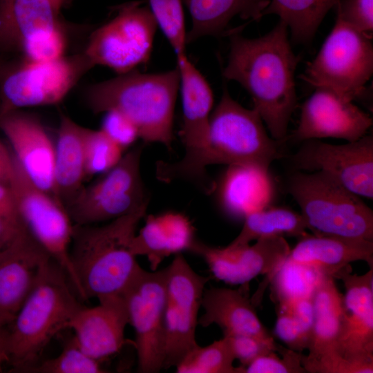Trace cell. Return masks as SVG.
Here are the masks:
<instances>
[{"mask_svg": "<svg viewBox=\"0 0 373 373\" xmlns=\"http://www.w3.org/2000/svg\"><path fill=\"white\" fill-rule=\"evenodd\" d=\"M290 249L284 236H273L236 248L213 247L196 240L191 251L203 258L216 278L244 285L259 275L265 274L269 280Z\"/></svg>", "mask_w": 373, "mask_h": 373, "instance_id": "17", "label": "cell"}, {"mask_svg": "<svg viewBox=\"0 0 373 373\" xmlns=\"http://www.w3.org/2000/svg\"><path fill=\"white\" fill-rule=\"evenodd\" d=\"M99 305L83 306L68 323L74 339L88 355L98 360L112 356L125 343L124 332L128 324V313L122 295L98 299Z\"/></svg>", "mask_w": 373, "mask_h": 373, "instance_id": "21", "label": "cell"}, {"mask_svg": "<svg viewBox=\"0 0 373 373\" xmlns=\"http://www.w3.org/2000/svg\"><path fill=\"white\" fill-rule=\"evenodd\" d=\"M276 352L282 354L279 357L276 352L261 355L245 367L242 373H306L302 365V353L278 344Z\"/></svg>", "mask_w": 373, "mask_h": 373, "instance_id": "38", "label": "cell"}, {"mask_svg": "<svg viewBox=\"0 0 373 373\" xmlns=\"http://www.w3.org/2000/svg\"><path fill=\"white\" fill-rule=\"evenodd\" d=\"M114 17L94 30L83 51L91 64L117 75L136 70L150 59L157 23L143 1L114 8Z\"/></svg>", "mask_w": 373, "mask_h": 373, "instance_id": "10", "label": "cell"}, {"mask_svg": "<svg viewBox=\"0 0 373 373\" xmlns=\"http://www.w3.org/2000/svg\"><path fill=\"white\" fill-rule=\"evenodd\" d=\"M144 227L131 243L133 254L146 256L152 271L171 254L191 251L195 242V228L186 216L167 211L146 217Z\"/></svg>", "mask_w": 373, "mask_h": 373, "instance_id": "24", "label": "cell"}, {"mask_svg": "<svg viewBox=\"0 0 373 373\" xmlns=\"http://www.w3.org/2000/svg\"><path fill=\"white\" fill-rule=\"evenodd\" d=\"M238 289L211 287L204 289L201 307L204 313L198 325L206 327L216 324L224 335H249L261 338L272 337L260 322L247 293V284Z\"/></svg>", "mask_w": 373, "mask_h": 373, "instance_id": "23", "label": "cell"}, {"mask_svg": "<svg viewBox=\"0 0 373 373\" xmlns=\"http://www.w3.org/2000/svg\"><path fill=\"white\" fill-rule=\"evenodd\" d=\"M343 281L344 318L336 352L356 363L373 364V267L363 275L346 266L334 278Z\"/></svg>", "mask_w": 373, "mask_h": 373, "instance_id": "18", "label": "cell"}, {"mask_svg": "<svg viewBox=\"0 0 373 373\" xmlns=\"http://www.w3.org/2000/svg\"><path fill=\"white\" fill-rule=\"evenodd\" d=\"M367 36L336 15L330 33L299 77L315 88L353 102L366 93L373 73V45Z\"/></svg>", "mask_w": 373, "mask_h": 373, "instance_id": "9", "label": "cell"}, {"mask_svg": "<svg viewBox=\"0 0 373 373\" xmlns=\"http://www.w3.org/2000/svg\"><path fill=\"white\" fill-rule=\"evenodd\" d=\"M275 333L288 348L294 351L302 353L309 346L311 335L290 311L280 305L277 310Z\"/></svg>", "mask_w": 373, "mask_h": 373, "instance_id": "39", "label": "cell"}, {"mask_svg": "<svg viewBox=\"0 0 373 373\" xmlns=\"http://www.w3.org/2000/svg\"><path fill=\"white\" fill-rule=\"evenodd\" d=\"M235 357L227 336L189 352L175 366L178 373H242L233 365Z\"/></svg>", "mask_w": 373, "mask_h": 373, "instance_id": "33", "label": "cell"}, {"mask_svg": "<svg viewBox=\"0 0 373 373\" xmlns=\"http://www.w3.org/2000/svg\"><path fill=\"white\" fill-rule=\"evenodd\" d=\"M52 4L55 6V8L60 10L61 8L62 7L65 0H50Z\"/></svg>", "mask_w": 373, "mask_h": 373, "instance_id": "49", "label": "cell"}, {"mask_svg": "<svg viewBox=\"0 0 373 373\" xmlns=\"http://www.w3.org/2000/svg\"><path fill=\"white\" fill-rule=\"evenodd\" d=\"M325 276L317 269L286 258L269 278L277 303L312 298Z\"/></svg>", "mask_w": 373, "mask_h": 373, "instance_id": "32", "label": "cell"}, {"mask_svg": "<svg viewBox=\"0 0 373 373\" xmlns=\"http://www.w3.org/2000/svg\"><path fill=\"white\" fill-rule=\"evenodd\" d=\"M372 118L353 102L335 93L315 88L301 106L298 125L291 137L298 142L336 138L347 142L366 135Z\"/></svg>", "mask_w": 373, "mask_h": 373, "instance_id": "16", "label": "cell"}, {"mask_svg": "<svg viewBox=\"0 0 373 373\" xmlns=\"http://www.w3.org/2000/svg\"><path fill=\"white\" fill-rule=\"evenodd\" d=\"M144 144L124 153L114 167L90 185L84 186L66 207L74 224L111 221L148 207L150 196L140 173Z\"/></svg>", "mask_w": 373, "mask_h": 373, "instance_id": "12", "label": "cell"}, {"mask_svg": "<svg viewBox=\"0 0 373 373\" xmlns=\"http://www.w3.org/2000/svg\"><path fill=\"white\" fill-rule=\"evenodd\" d=\"M191 18V28L186 43L205 36L227 35V28L236 16L258 21L270 0H183Z\"/></svg>", "mask_w": 373, "mask_h": 373, "instance_id": "28", "label": "cell"}, {"mask_svg": "<svg viewBox=\"0 0 373 373\" xmlns=\"http://www.w3.org/2000/svg\"><path fill=\"white\" fill-rule=\"evenodd\" d=\"M64 25L44 32L31 39L21 57L33 61H48L66 55L68 36Z\"/></svg>", "mask_w": 373, "mask_h": 373, "instance_id": "37", "label": "cell"}, {"mask_svg": "<svg viewBox=\"0 0 373 373\" xmlns=\"http://www.w3.org/2000/svg\"><path fill=\"white\" fill-rule=\"evenodd\" d=\"M339 0H270L263 16L275 14L290 30L291 39L301 44L312 41L327 12Z\"/></svg>", "mask_w": 373, "mask_h": 373, "instance_id": "31", "label": "cell"}, {"mask_svg": "<svg viewBox=\"0 0 373 373\" xmlns=\"http://www.w3.org/2000/svg\"><path fill=\"white\" fill-rule=\"evenodd\" d=\"M314 320L308 358L336 352L344 318L343 295L332 276H324L314 296Z\"/></svg>", "mask_w": 373, "mask_h": 373, "instance_id": "29", "label": "cell"}, {"mask_svg": "<svg viewBox=\"0 0 373 373\" xmlns=\"http://www.w3.org/2000/svg\"><path fill=\"white\" fill-rule=\"evenodd\" d=\"M182 101V124L180 131L184 149L181 160H159L156 178L164 183L185 181L205 195L215 192L217 184L209 175V121L213 95L209 83L188 59L186 53L176 55Z\"/></svg>", "mask_w": 373, "mask_h": 373, "instance_id": "5", "label": "cell"}, {"mask_svg": "<svg viewBox=\"0 0 373 373\" xmlns=\"http://www.w3.org/2000/svg\"><path fill=\"white\" fill-rule=\"evenodd\" d=\"M302 365L309 373H372L373 364L353 362L337 352L324 354L316 358H308L302 354Z\"/></svg>", "mask_w": 373, "mask_h": 373, "instance_id": "40", "label": "cell"}, {"mask_svg": "<svg viewBox=\"0 0 373 373\" xmlns=\"http://www.w3.org/2000/svg\"><path fill=\"white\" fill-rule=\"evenodd\" d=\"M70 285L64 270L51 259L42 269L8 331V361L14 370L24 372L38 363L50 341L68 328L71 319L83 307Z\"/></svg>", "mask_w": 373, "mask_h": 373, "instance_id": "4", "label": "cell"}, {"mask_svg": "<svg viewBox=\"0 0 373 373\" xmlns=\"http://www.w3.org/2000/svg\"><path fill=\"white\" fill-rule=\"evenodd\" d=\"M307 229L300 213L286 208L269 207L247 215L240 233L227 247H240L253 240L273 236H288L299 239L308 234Z\"/></svg>", "mask_w": 373, "mask_h": 373, "instance_id": "30", "label": "cell"}, {"mask_svg": "<svg viewBox=\"0 0 373 373\" xmlns=\"http://www.w3.org/2000/svg\"><path fill=\"white\" fill-rule=\"evenodd\" d=\"M335 8L344 22L372 37L373 0H339Z\"/></svg>", "mask_w": 373, "mask_h": 373, "instance_id": "41", "label": "cell"}, {"mask_svg": "<svg viewBox=\"0 0 373 373\" xmlns=\"http://www.w3.org/2000/svg\"><path fill=\"white\" fill-rule=\"evenodd\" d=\"M0 129L26 176L59 200L54 180L55 144L40 120L20 110L10 111L0 115Z\"/></svg>", "mask_w": 373, "mask_h": 373, "instance_id": "19", "label": "cell"}, {"mask_svg": "<svg viewBox=\"0 0 373 373\" xmlns=\"http://www.w3.org/2000/svg\"><path fill=\"white\" fill-rule=\"evenodd\" d=\"M23 227L21 224L0 219V250L11 242Z\"/></svg>", "mask_w": 373, "mask_h": 373, "instance_id": "46", "label": "cell"}, {"mask_svg": "<svg viewBox=\"0 0 373 373\" xmlns=\"http://www.w3.org/2000/svg\"><path fill=\"white\" fill-rule=\"evenodd\" d=\"M157 26L175 55L185 53L186 31L182 0H149Z\"/></svg>", "mask_w": 373, "mask_h": 373, "instance_id": "36", "label": "cell"}, {"mask_svg": "<svg viewBox=\"0 0 373 373\" xmlns=\"http://www.w3.org/2000/svg\"><path fill=\"white\" fill-rule=\"evenodd\" d=\"M52 259L23 227L0 250V309L15 316Z\"/></svg>", "mask_w": 373, "mask_h": 373, "instance_id": "20", "label": "cell"}, {"mask_svg": "<svg viewBox=\"0 0 373 373\" xmlns=\"http://www.w3.org/2000/svg\"><path fill=\"white\" fill-rule=\"evenodd\" d=\"M179 87L177 66L159 73L134 70L90 85L84 98L94 113L118 112L132 122L144 144L161 143L171 151Z\"/></svg>", "mask_w": 373, "mask_h": 373, "instance_id": "2", "label": "cell"}, {"mask_svg": "<svg viewBox=\"0 0 373 373\" xmlns=\"http://www.w3.org/2000/svg\"><path fill=\"white\" fill-rule=\"evenodd\" d=\"M228 337L235 359L245 367L257 357L276 352L278 344L273 336L261 338L249 335H224Z\"/></svg>", "mask_w": 373, "mask_h": 373, "instance_id": "42", "label": "cell"}, {"mask_svg": "<svg viewBox=\"0 0 373 373\" xmlns=\"http://www.w3.org/2000/svg\"><path fill=\"white\" fill-rule=\"evenodd\" d=\"M14 318L15 316L6 314L0 309V329L5 327L7 325L11 323Z\"/></svg>", "mask_w": 373, "mask_h": 373, "instance_id": "48", "label": "cell"}, {"mask_svg": "<svg viewBox=\"0 0 373 373\" xmlns=\"http://www.w3.org/2000/svg\"><path fill=\"white\" fill-rule=\"evenodd\" d=\"M287 258L317 269L332 276L350 262L363 260L373 267V241L329 235L299 238Z\"/></svg>", "mask_w": 373, "mask_h": 373, "instance_id": "25", "label": "cell"}, {"mask_svg": "<svg viewBox=\"0 0 373 373\" xmlns=\"http://www.w3.org/2000/svg\"><path fill=\"white\" fill-rule=\"evenodd\" d=\"M283 142L268 134L254 108L241 106L224 89L210 116L209 165H249L269 171L283 156Z\"/></svg>", "mask_w": 373, "mask_h": 373, "instance_id": "8", "label": "cell"}, {"mask_svg": "<svg viewBox=\"0 0 373 373\" xmlns=\"http://www.w3.org/2000/svg\"><path fill=\"white\" fill-rule=\"evenodd\" d=\"M122 295L135 331L138 372H159L164 361L166 268H142Z\"/></svg>", "mask_w": 373, "mask_h": 373, "instance_id": "13", "label": "cell"}, {"mask_svg": "<svg viewBox=\"0 0 373 373\" xmlns=\"http://www.w3.org/2000/svg\"><path fill=\"white\" fill-rule=\"evenodd\" d=\"M210 277L196 273L181 254L166 267L165 347L163 369L175 367L198 346L195 329Z\"/></svg>", "mask_w": 373, "mask_h": 373, "instance_id": "14", "label": "cell"}, {"mask_svg": "<svg viewBox=\"0 0 373 373\" xmlns=\"http://www.w3.org/2000/svg\"><path fill=\"white\" fill-rule=\"evenodd\" d=\"M216 189L221 208L235 218L269 207L274 193L269 171L249 165H228Z\"/></svg>", "mask_w": 373, "mask_h": 373, "instance_id": "26", "label": "cell"}, {"mask_svg": "<svg viewBox=\"0 0 373 373\" xmlns=\"http://www.w3.org/2000/svg\"><path fill=\"white\" fill-rule=\"evenodd\" d=\"M86 177L102 175L114 167L124 155V149L102 129L86 128L84 140Z\"/></svg>", "mask_w": 373, "mask_h": 373, "instance_id": "34", "label": "cell"}, {"mask_svg": "<svg viewBox=\"0 0 373 373\" xmlns=\"http://www.w3.org/2000/svg\"><path fill=\"white\" fill-rule=\"evenodd\" d=\"M242 28L227 34L230 49L222 75L248 92L271 136L285 142L297 104L294 75L300 57L291 49L289 29L283 21L280 20L271 31L257 38L242 36Z\"/></svg>", "mask_w": 373, "mask_h": 373, "instance_id": "1", "label": "cell"}, {"mask_svg": "<svg viewBox=\"0 0 373 373\" xmlns=\"http://www.w3.org/2000/svg\"><path fill=\"white\" fill-rule=\"evenodd\" d=\"M13 169V156L10 149L3 142L0 129V183L10 182Z\"/></svg>", "mask_w": 373, "mask_h": 373, "instance_id": "45", "label": "cell"}, {"mask_svg": "<svg viewBox=\"0 0 373 373\" xmlns=\"http://www.w3.org/2000/svg\"><path fill=\"white\" fill-rule=\"evenodd\" d=\"M101 361L86 354L74 338L64 347L56 357L37 363L23 372L33 373H104Z\"/></svg>", "mask_w": 373, "mask_h": 373, "instance_id": "35", "label": "cell"}, {"mask_svg": "<svg viewBox=\"0 0 373 373\" xmlns=\"http://www.w3.org/2000/svg\"><path fill=\"white\" fill-rule=\"evenodd\" d=\"M8 360V330L3 327L0 329V365Z\"/></svg>", "mask_w": 373, "mask_h": 373, "instance_id": "47", "label": "cell"}, {"mask_svg": "<svg viewBox=\"0 0 373 373\" xmlns=\"http://www.w3.org/2000/svg\"><path fill=\"white\" fill-rule=\"evenodd\" d=\"M93 67L84 52L48 61L0 59V115L61 102Z\"/></svg>", "mask_w": 373, "mask_h": 373, "instance_id": "7", "label": "cell"}, {"mask_svg": "<svg viewBox=\"0 0 373 373\" xmlns=\"http://www.w3.org/2000/svg\"><path fill=\"white\" fill-rule=\"evenodd\" d=\"M0 219L21 224L11 188L4 183H0Z\"/></svg>", "mask_w": 373, "mask_h": 373, "instance_id": "44", "label": "cell"}, {"mask_svg": "<svg viewBox=\"0 0 373 373\" xmlns=\"http://www.w3.org/2000/svg\"><path fill=\"white\" fill-rule=\"evenodd\" d=\"M12 156L13 169L8 184L21 223L64 270L81 298V289L70 258L74 224L64 205L30 181Z\"/></svg>", "mask_w": 373, "mask_h": 373, "instance_id": "11", "label": "cell"}, {"mask_svg": "<svg viewBox=\"0 0 373 373\" xmlns=\"http://www.w3.org/2000/svg\"><path fill=\"white\" fill-rule=\"evenodd\" d=\"M85 129L70 117L61 115L55 144L54 180L57 198L65 207L82 189L86 178Z\"/></svg>", "mask_w": 373, "mask_h": 373, "instance_id": "27", "label": "cell"}, {"mask_svg": "<svg viewBox=\"0 0 373 373\" xmlns=\"http://www.w3.org/2000/svg\"><path fill=\"white\" fill-rule=\"evenodd\" d=\"M291 156L294 171H322L354 194L373 198V137L343 144L309 140Z\"/></svg>", "mask_w": 373, "mask_h": 373, "instance_id": "15", "label": "cell"}, {"mask_svg": "<svg viewBox=\"0 0 373 373\" xmlns=\"http://www.w3.org/2000/svg\"><path fill=\"white\" fill-rule=\"evenodd\" d=\"M147 208L102 226L74 224L70 258L82 300L121 295L141 270L131 243Z\"/></svg>", "mask_w": 373, "mask_h": 373, "instance_id": "3", "label": "cell"}, {"mask_svg": "<svg viewBox=\"0 0 373 373\" xmlns=\"http://www.w3.org/2000/svg\"><path fill=\"white\" fill-rule=\"evenodd\" d=\"M104 113L100 129L124 149L139 138L135 126L123 115L114 111Z\"/></svg>", "mask_w": 373, "mask_h": 373, "instance_id": "43", "label": "cell"}, {"mask_svg": "<svg viewBox=\"0 0 373 373\" xmlns=\"http://www.w3.org/2000/svg\"><path fill=\"white\" fill-rule=\"evenodd\" d=\"M287 191L300 209L307 229L373 241V212L360 196L322 171H294Z\"/></svg>", "mask_w": 373, "mask_h": 373, "instance_id": "6", "label": "cell"}, {"mask_svg": "<svg viewBox=\"0 0 373 373\" xmlns=\"http://www.w3.org/2000/svg\"><path fill=\"white\" fill-rule=\"evenodd\" d=\"M50 0H0V59L19 56L41 33L64 26Z\"/></svg>", "mask_w": 373, "mask_h": 373, "instance_id": "22", "label": "cell"}]
</instances>
